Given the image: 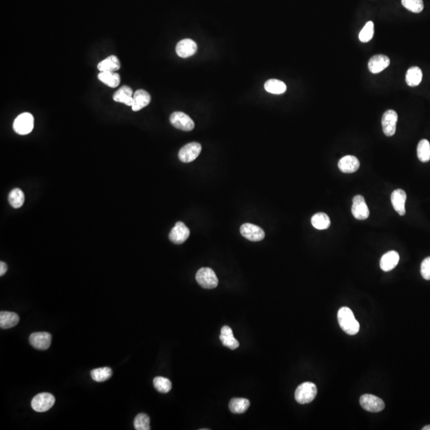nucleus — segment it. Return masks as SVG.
<instances>
[{"label":"nucleus","mask_w":430,"mask_h":430,"mask_svg":"<svg viewBox=\"0 0 430 430\" xmlns=\"http://www.w3.org/2000/svg\"><path fill=\"white\" fill-rule=\"evenodd\" d=\"M338 321L341 329L347 334L354 335L359 333L360 325L354 313L347 307H342L338 312Z\"/></svg>","instance_id":"1"},{"label":"nucleus","mask_w":430,"mask_h":430,"mask_svg":"<svg viewBox=\"0 0 430 430\" xmlns=\"http://www.w3.org/2000/svg\"><path fill=\"white\" fill-rule=\"evenodd\" d=\"M317 394V387L314 383L306 382L300 384L296 388L295 392V398L296 402L300 404H307L312 402Z\"/></svg>","instance_id":"2"},{"label":"nucleus","mask_w":430,"mask_h":430,"mask_svg":"<svg viewBox=\"0 0 430 430\" xmlns=\"http://www.w3.org/2000/svg\"><path fill=\"white\" fill-rule=\"evenodd\" d=\"M196 281L201 287L207 289H212L218 285L216 274L210 268H202L196 274Z\"/></svg>","instance_id":"3"},{"label":"nucleus","mask_w":430,"mask_h":430,"mask_svg":"<svg viewBox=\"0 0 430 430\" xmlns=\"http://www.w3.org/2000/svg\"><path fill=\"white\" fill-rule=\"evenodd\" d=\"M55 403V398L49 393H39L31 401V407L35 411L43 413L50 410Z\"/></svg>","instance_id":"4"},{"label":"nucleus","mask_w":430,"mask_h":430,"mask_svg":"<svg viewBox=\"0 0 430 430\" xmlns=\"http://www.w3.org/2000/svg\"><path fill=\"white\" fill-rule=\"evenodd\" d=\"M13 128L14 132L19 135L31 133L34 129V116L29 112L22 113L14 120Z\"/></svg>","instance_id":"5"},{"label":"nucleus","mask_w":430,"mask_h":430,"mask_svg":"<svg viewBox=\"0 0 430 430\" xmlns=\"http://www.w3.org/2000/svg\"><path fill=\"white\" fill-rule=\"evenodd\" d=\"M171 125L184 132H190L194 128V123L190 116L183 112H175L170 116Z\"/></svg>","instance_id":"6"},{"label":"nucleus","mask_w":430,"mask_h":430,"mask_svg":"<svg viewBox=\"0 0 430 430\" xmlns=\"http://www.w3.org/2000/svg\"><path fill=\"white\" fill-rule=\"evenodd\" d=\"M360 405L364 410L371 413H379L385 408L383 401L372 394H363L360 398Z\"/></svg>","instance_id":"7"},{"label":"nucleus","mask_w":430,"mask_h":430,"mask_svg":"<svg viewBox=\"0 0 430 430\" xmlns=\"http://www.w3.org/2000/svg\"><path fill=\"white\" fill-rule=\"evenodd\" d=\"M202 151V146L197 142L188 143L180 149L179 158L183 163L194 161Z\"/></svg>","instance_id":"8"},{"label":"nucleus","mask_w":430,"mask_h":430,"mask_svg":"<svg viewBox=\"0 0 430 430\" xmlns=\"http://www.w3.org/2000/svg\"><path fill=\"white\" fill-rule=\"evenodd\" d=\"M351 212L358 220H365L370 215V210L362 195H356L353 198Z\"/></svg>","instance_id":"9"},{"label":"nucleus","mask_w":430,"mask_h":430,"mask_svg":"<svg viewBox=\"0 0 430 430\" xmlns=\"http://www.w3.org/2000/svg\"><path fill=\"white\" fill-rule=\"evenodd\" d=\"M398 118V114L394 110H387L384 113L382 118V126L386 137H392L395 134Z\"/></svg>","instance_id":"10"},{"label":"nucleus","mask_w":430,"mask_h":430,"mask_svg":"<svg viewBox=\"0 0 430 430\" xmlns=\"http://www.w3.org/2000/svg\"><path fill=\"white\" fill-rule=\"evenodd\" d=\"M240 232L244 238L251 241H260L265 239V234L261 227L251 223H245L240 228Z\"/></svg>","instance_id":"11"},{"label":"nucleus","mask_w":430,"mask_h":430,"mask_svg":"<svg viewBox=\"0 0 430 430\" xmlns=\"http://www.w3.org/2000/svg\"><path fill=\"white\" fill-rule=\"evenodd\" d=\"M189 237L190 230L182 222H178L169 234L170 240L177 245L185 242Z\"/></svg>","instance_id":"12"},{"label":"nucleus","mask_w":430,"mask_h":430,"mask_svg":"<svg viewBox=\"0 0 430 430\" xmlns=\"http://www.w3.org/2000/svg\"><path fill=\"white\" fill-rule=\"evenodd\" d=\"M29 340L33 347L40 351H46L50 347L52 335L48 333H35L30 335Z\"/></svg>","instance_id":"13"},{"label":"nucleus","mask_w":430,"mask_h":430,"mask_svg":"<svg viewBox=\"0 0 430 430\" xmlns=\"http://www.w3.org/2000/svg\"><path fill=\"white\" fill-rule=\"evenodd\" d=\"M197 49H198V46L195 42L193 41L192 39H186L178 43L176 51L179 57L187 58L194 55Z\"/></svg>","instance_id":"14"},{"label":"nucleus","mask_w":430,"mask_h":430,"mask_svg":"<svg viewBox=\"0 0 430 430\" xmlns=\"http://www.w3.org/2000/svg\"><path fill=\"white\" fill-rule=\"evenodd\" d=\"M390 63L389 57L383 54L373 56L368 62V69L372 74H379L383 71Z\"/></svg>","instance_id":"15"},{"label":"nucleus","mask_w":430,"mask_h":430,"mask_svg":"<svg viewBox=\"0 0 430 430\" xmlns=\"http://www.w3.org/2000/svg\"><path fill=\"white\" fill-rule=\"evenodd\" d=\"M406 198H407L406 193L402 189L393 191L391 194L392 205L394 210L401 216H403L406 214Z\"/></svg>","instance_id":"16"},{"label":"nucleus","mask_w":430,"mask_h":430,"mask_svg":"<svg viewBox=\"0 0 430 430\" xmlns=\"http://www.w3.org/2000/svg\"><path fill=\"white\" fill-rule=\"evenodd\" d=\"M150 102H151V96L147 91L143 90H137L133 95L132 108L135 112H137L147 106L150 104Z\"/></svg>","instance_id":"17"},{"label":"nucleus","mask_w":430,"mask_h":430,"mask_svg":"<svg viewBox=\"0 0 430 430\" xmlns=\"http://www.w3.org/2000/svg\"><path fill=\"white\" fill-rule=\"evenodd\" d=\"M399 254L396 251H389L382 257L380 267L384 272L391 271L399 262Z\"/></svg>","instance_id":"18"},{"label":"nucleus","mask_w":430,"mask_h":430,"mask_svg":"<svg viewBox=\"0 0 430 430\" xmlns=\"http://www.w3.org/2000/svg\"><path fill=\"white\" fill-rule=\"evenodd\" d=\"M338 168L343 173H354L360 166L359 159L353 155H346L338 161Z\"/></svg>","instance_id":"19"},{"label":"nucleus","mask_w":430,"mask_h":430,"mask_svg":"<svg viewBox=\"0 0 430 430\" xmlns=\"http://www.w3.org/2000/svg\"><path fill=\"white\" fill-rule=\"evenodd\" d=\"M133 91L128 86H124L119 89L114 95L113 100L119 103L126 104L127 106H132L133 103Z\"/></svg>","instance_id":"20"},{"label":"nucleus","mask_w":430,"mask_h":430,"mask_svg":"<svg viewBox=\"0 0 430 430\" xmlns=\"http://www.w3.org/2000/svg\"><path fill=\"white\" fill-rule=\"evenodd\" d=\"M220 340L225 347L231 350H235L239 347V341L234 336L232 329L228 326H224L221 330Z\"/></svg>","instance_id":"21"},{"label":"nucleus","mask_w":430,"mask_h":430,"mask_svg":"<svg viewBox=\"0 0 430 430\" xmlns=\"http://www.w3.org/2000/svg\"><path fill=\"white\" fill-rule=\"evenodd\" d=\"M19 322V316L12 312H0V328L9 329L16 326Z\"/></svg>","instance_id":"22"},{"label":"nucleus","mask_w":430,"mask_h":430,"mask_svg":"<svg viewBox=\"0 0 430 430\" xmlns=\"http://www.w3.org/2000/svg\"><path fill=\"white\" fill-rule=\"evenodd\" d=\"M97 69L100 72L117 71L120 69L118 57L115 55L109 56L98 64Z\"/></svg>","instance_id":"23"},{"label":"nucleus","mask_w":430,"mask_h":430,"mask_svg":"<svg viewBox=\"0 0 430 430\" xmlns=\"http://www.w3.org/2000/svg\"><path fill=\"white\" fill-rule=\"evenodd\" d=\"M264 87L269 94H277V95L283 94L287 90V86L285 82L278 79L268 80L267 82H265Z\"/></svg>","instance_id":"24"},{"label":"nucleus","mask_w":430,"mask_h":430,"mask_svg":"<svg viewBox=\"0 0 430 430\" xmlns=\"http://www.w3.org/2000/svg\"><path fill=\"white\" fill-rule=\"evenodd\" d=\"M422 81V71L418 66H413L407 70L406 82L408 86L414 87L420 85Z\"/></svg>","instance_id":"25"},{"label":"nucleus","mask_w":430,"mask_h":430,"mask_svg":"<svg viewBox=\"0 0 430 430\" xmlns=\"http://www.w3.org/2000/svg\"><path fill=\"white\" fill-rule=\"evenodd\" d=\"M98 79L111 88H116L120 83V75L115 72H100Z\"/></svg>","instance_id":"26"},{"label":"nucleus","mask_w":430,"mask_h":430,"mask_svg":"<svg viewBox=\"0 0 430 430\" xmlns=\"http://www.w3.org/2000/svg\"><path fill=\"white\" fill-rule=\"evenodd\" d=\"M249 401L245 398H233L230 402L229 407L234 414H244L249 407Z\"/></svg>","instance_id":"27"},{"label":"nucleus","mask_w":430,"mask_h":430,"mask_svg":"<svg viewBox=\"0 0 430 430\" xmlns=\"http://www.w3.org/2000/svg\"><path fill=\"white\" fill-rule=\"evenodd\" d=\"M312 224L317 230H327L331 226V220L329 217L324 213H317L312 218Z\"/></svg>","instance_id":"28"},{"label":"nucleus","mask_w":430,"mask_h":430,"mask_svg":"<svg viewBox=\"0 0 430 430\" xmlns=\"http://www.w3.org/2000/svg\"><path fill=\"white\" fill-rule=\"evenodd\" d=\"M112 375V371L109 367H100L91 371V377L97 382H103L109 380Z\"/></svg>","instance_id":"29"},{"label":"nucleus","mask_w":430,"mask_h":430,"mask_svg":"<svg viewBox=\"0 0 430 430\" xmlns=\"http://www.w3.org/2000/svg\"><path fill=\"white\" fill-rule=\"evenodd\" d=\"M8 200L10 206L12 207L15 209L20 208L21 206H23V203H24V193L19 188H15L10 192Z\"/></svg>","instance_id":"30"},{"label":"nucleus","mask_w":430,"mask_h":430,"mask_svg":"<svg viewBox=\"0 0 430 430\" xmlns=\"http://www.w3.org/2000/svg\"><path fill=\"white\" fill-rule=\"evenodd\" d=\"M418 157L422 163L430 160V143L427 140H422L418 145Z\"/></svg>","instance_id":"31"},{"label":"nucleus","mask_w":430,"mask_h":430,"mask_svg":"<svg viewBox=\"0 0 430 430\" xmlns=\"http://www.w3.org/2000/svg\"><path fill=\"white\" fill-rule=\"evenodd\" d=\"M375 33V26L372 21L366 23L365 26L359 33V39L362 43H368L371 41Z\"/></svg>","instance_id":"32"},{"label":"nucleus","mask_w":430,"mask_h":430,"mask_svg":"<svg viewBox=\"0 0 430 430\" xmlns=\"http://www.w3.org/2000/svg\"><path fill=\"white\" fill-rule=\"evenodd\" d=\"M153 384L155 389L160 393H167L171 389V382L168 379L163 377H156L153 380Z\"/></svg>","instance_id":"33"},{"label":"nucleus","mask_w":430,"mask_h":430,"mask_svg":"<svg viewBox=\"0 0 430 430\" xmlns=\"http://www.w3.org/2000/svg\"><path fill=\"white\" fill-rule=\"evenodd\" d=\"M134 427L137 430H149L150 427V418L146 414H139L134 420Z\"/></svg>","instance_id":"34"},{"label":"nucleus","mask_w":430,"mask_h":430,"mask_svg":"<svg viewBox=\"0 0 430 430\" xmlns=\"http://www.w3.org/2000/svg\"><path fill=\"white\" fill-rule=\"evenodd\" d=\"M404 7L414 13L422 12L424 9V3L422 0H402Z\"/></svg>","instance_id":"35"},{"label":"nucleus","mask_w":430,"mask_h":430,"mask_svg":"<svg viewBox=\"0 0 430 430\" xmlns=\"http://www.w3.org/2000/svg\"><path fill=\"white\" fill-rule=\"evenodd\" d=\"M421 273L422 278L427 281H430V257H427L422 261L421 265Z\"/></svg>","instance_id":"36"},{"label":"nucleus","mask_w":430,"mask_h":430,"mask_svg":"<svg viewBox=\"0 0 430 430\" xmlns=\"http://www.w3.org/2000/svg\"><path fill=\"white\" fill-rule=\"evenodd\" d=\"M7 271V265L3 261L0 262V276L4 275L5 273Z\"/></svg>","instance_id":"37"},{"label":"nucleus","mask_w":430,"mask_h":430,"mask_svg":"<svg viewBox=\"0 0 430 430\" xmlns=\"http://www.w3.org/2000/svg\"><path fill=\"white\" fill-rule=\"evenodd\" d=\"M422 430H430V426H426L422 428Z\"/></svg>","instance_id":"38"}]
</instances>
